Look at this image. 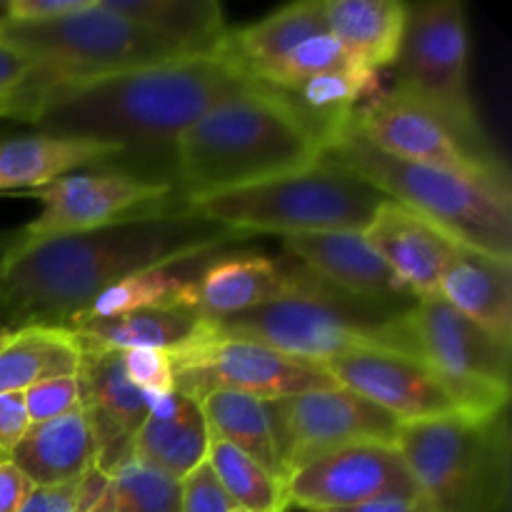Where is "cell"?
I'll list each match as a JSON object with an SVG mask.
<instances>
[{"instance_id": "8d00e7d4", "label": "cell", "mask_w": 512, "mask_h": 512, "mask_svg": "<svg viewBox=\"0 0 512 512\" xmlns=\"http://www.w3.org/2000/svg\"><path fill=\"white\" fill-rule=\"evenodd\" d=\"M123 365L133 385L153 398L175 390L173 363L165 350H123Z\"/></svg>"}, {"instance_id": "30bf717a", "label": "cell", "mask_w": 512, "mask_h": 512, "mask_svg": "<svg viewBox=\"0 0 512 512\" xmlns=\"http://www.w3.org/2000/svg\"><path fill=\"white\" fill-rule=\"evenodd\" d=\"M415 353L438 373L460 415L500 418L510 400L512 348L465 318L440 295L418 298L408 313Z\"/></svg>"}, {"instance_id": "f35d334b", "label": "cell", "mask_w": 512, "mask_h": 512, "mask_svg": "<svg viewBox=\"0 0 512 512\" xmlns=\"http://www.w3.org/2000/svg\"><path fill=\"white\" fill-rule=\"evenodd\" d=\"M35 65L25 55L0 43V120L15 115V95L28 83Z\"/></svg>"}, {"instance_id": "f6af8a7d", "label": "cell", "mask_w": 512, "mask_h": 512, "mask_svg": "<svg viewBox=\"0 0 512 512\" xmlns=\"http://www.w3.org/2000/svg\"><path fill=\"white\" fill-rule=\"evenodd\" d=\"M10 243H13V233H0V260H3V255L8 253Z\"/></svg>"}, {"instance_id": "5b68a950", "label": "cell", "mask_w": 512, "mask_h": 512, "mask_svg": "<svg viewBox=\"0 0 512 512\" xmlns=\"http://www.w3.org/2000/svg\"><path fill=\"white\" fill-rule=\"evenodd\" d=\"M410 308L355 298L310 273V280L298 293L245 313L208 320V330L223 338L260 343L288 358L323 368L353 350L418 355L408 328Z\"/></svg>"}, {"instance_id": "2e32d148", "label": "cell", "mask_w": 512, "mask_h": 512, "mask_svg": "<svg viewBox=\"0 0 512 512\" xmlns=\"http://www.w3.org/2000/svg\"><path fill=\"white\" fill-rule=\"evenodd\" d=\"M323 370L340 388L370 400L400 425L460 413L438 373L418 355L353 350L325 363Z\"/></svg>"}, {"instance_id": "7dc6e473", "label": "cell", "mask_w": 512, "mask_h": 512, "mask_svg": "<svg viewBox=\"0 0 512 512\" xmlns=\"http://www.w3.org/2000/svg\"><path fill=\"white\" fill-rule=\"evenodd\" d=\"M233 512H250V510H240V508H235Z\"/></svg>"}, {"instance_id": "f546056e", "label": "cell", "mask_w": 512, "mask_h": 512, "mask_svg": "<svg viewBox=\"0 0 512 512\" xmlns=\"http://www.w3.org/2000/svg\"><path fill=\"white\" fill-rule=\"evenodd\" d=\"M80 343L65 328L30 325L10 333L0 345V395L23 393L30 385L78 375Z\"/></svg>"}, {"instance_id": "ee69618b", "label": "cell", "mask_w": 512, "mask_h": 512, "mask_svg": "<svg viewBox=\"0 0 512 512\" xmlns=\"http://www.w3.org/2000/svg\"><path fill=\"white\" fill-rule=\"evenodd\" d=\"M325 512H425V505L423 498H415V495H383V498L365 500V503L350 505V508Z\"/></svg>"}, {"instance_id": "6da1fadb", "label": "cell", "mask_w": 512, "mask_h": 512, "mask_svg": "<svg viewBox=\"0 0 512 512\" xmlns=\"http://www.w3.org/2000/svg\"><path fill=\"white\" fill-rule=\"evenodd\" d=\"M238 238L180 208L38 243H20L13 233L0 260V320L8 330L65 328L128 275L200 260Z\"/></svg>"}, {"instance_id": "4fadbf2b", "label": "cell", "mask_w": 512, "mask_h": 512, "mask_svg": "<svg viewBox=\"0 0 512 512\" xmlns=\"http://www.w3.org/2000/svg\"><path fill=\"white\" fill-rule=\"evenodd\" d=\"M268 413L288 480L333 450L358 443L395 445L400 433L393 415L340 385L270 400Z\"/></svg>"}, {"instance_id": "bcb514c9", "label": "cell", "mask_w": 512, "mask_h": 512, "mask_svg": "<svg viewBox=\"0 0 512 512\" xmlns=\"http://www.w3.org/2000/svg\"><path fill=\"white\" fill-rule=\"evenodd\" d=\"M10 333H13V330H8V325H5L3 320H0V345H3L5 340L10 338Z\"/></svg>"}, {"instance_id": "603a6c76", "label": "cell", "mask_w": 512, "mask_h": 512, "mask_svg": "<svg viewBox=\"0 0 512 512\" xmlns=\"http://www.w3.org/2000/svg\"><path fill=\"white\" fill-rule=\"evenodd\" d=\"M208 445L210 430L200 403L173 390L153 400L130 443V458L183 480L208 460Z\"/></svg>"}, {"instance_id": "f1b7e54d", "label": "cell", "mask_w": 512, "mask_h": 512, "mask_svg": "<svg viewBox=\"0 0 512 512\" xmlns=\"http://www.w3.org/2000/svg\"><path fill=\"white\" fill-rule=\"evenodd\" d=\"M328 33L325 25V0H300L248 28L230 30V45L258 83H265L278 65L313 35Z\"/></svg>"}, {"instance_id": "b9f144b4", "label": "cell", "mask_w": 512, "mask_h": 512, "mask_svg": "<svg viewBox=\"0 0 512 512\" xmlns=\"http://www.w3.org/2000/svg\"><path fill=\"white\" fill-rule=\"evenodd\" d=\"M33 490L35 485L8 458H0V512H20Z\"/></svg>"}, {"instance_id": "1f68e13d", "label": "cell", "mask_w": 512, "mask_h": 512, "mask_svg": "<svg viewBox=\"0 0 512 512\" xmlns=\"http://www.w3.org/2000/svg\"><path fill=\"white\" fill-rule=\"evenodd\" d=\"M375 93H380L378 75L348 65L343 70L318 75L283 95L313 125V130L323 140V148H328L353 123L355 110Z\"/></svg>"}, {"instance_id": "8992f818", "label": "cell", "mask_w": 512, "mask_h": 512, "mask_svg": "<svg viewBox=\"0 0 512 512\" xmlns=\"http://www.w3.org/2000/svg\"><path fill=\"white\" fill-rule=\"evenodd\" d=\"M385 195L333 160L320 158L298 173L180 200V213L223 225L233 233H363Z\"/></svg>"}, {"instance_id": "d4e9b609", "label": "cell", "mask_w": 512, "mask_h": 512, "mask_svg": "<svg viewBox=\"0 0 512 512\" xmlns=\"http://www.w3.org/2000/svg\"><path fill=\"white\" fill-rule=\"evenodd\" d=\"M8 460L35 488H65L93 468L98 448L88 420L78 410L45 423H30Z\"/></svg>"}, {"instance_id": "277c9868", "label": "cell", "mask_w": 512, "mask_h": 512, "mask_svg": "<svg viewBox=\"0 0 512 512\" xmlns=\"http://www.w3.org/2000/svg\"><path fill=\"white\" fill-rule=\"evenodd\" d=\"M323 158L363 178L388 200L413 210L458 245L512 260L508 180L398 160L375 148L355 128V120L323 150Z\"/></svg>"}, {"instance_id": "9c48e42d", "label": "cell", "mask_w": 512, "mask_h": 512, "mask_svg": "<svg viewBox=\"0 0 512 512\" xmlns=\"http://www.w3.org/2000/svg\"><path fill=\"white\" fill-rule=\"evenodd\" d=\"M0 43L25 55L50 83L190 58L188 50L130 23L110 10L105 0H90L78 13L50 23L0 18Z\"/></svg>"}, {"instance_id": "e575fe53", "label": "cell", "mask_w": 512, "mask_h": 512, "mask_svg": "<svg viewBox=\"0 0 512 512\" xmlns=\"http://www.w3.org/2000/svg\"><path fill=\"white\" fill-rule=\"evenodd\" d=\"M348 65L353 63H350L343 45L330 33H320L303 40L298 48H293V53L278 65V70L263 85L280 90V93H288V90H295L298 85L308 83V80L318 78V75L343 70Z\"/></svg>"}, {"instance_id": "7c38bea8", "label": "cell", "mask_w": 512, "mask_h": 512, "mask_svg": "<svg viewBox=\"0 0 512 512\" xmlns=\"http://www.w3.org/2000/svg\"><path fill=\"white\" fill-rule=\"evenodd\" d=\"M170 363L175 390L198 403L218 390H233L270 403L338 385L318 365L288 358L250 340L213 335L208 320L198 338L170 353Z\"/></svg>"}, {"instance_id": "7bdbcfd3", "label": "cell", "mask_w": 512, "mask_h": 512, "mask_svg": "<svg viewBox=\"0 0 512 512\" xmlns=\"http://www.w3.org/2000/svg\"><path fill=\"white\" fill-rule=\"evenodd\" d=\"M20 512H75V485L35 488Z\"/></svg>"}, {"instance_id": "7a4b0ae2", "label": "cell", "mask_w": 512, "mask_h": 512, "mask_svg": "<svg viewBox=\"0 0 512 512\" xmlns=\"http://www.w3.org/2000/svg\"><path fill=\"white\" fill-rule=\"evenodd\" d=\"M253 85L260 83L233 53L228 35L215 53L98 78L50 83L35 68L25 123L38 133L120 145L125 155L168 153L173 160L175 143L190 125Z\"/></svg>"}, {"instance_id": "ba28073f", "label": "cell", "mask_w": 512, "mask_h": 512, "mask_svg": "<svg viewBox=\"0 0 512 512\" xmlns=\"http://www.w3.org/2000/svg\"><path fill=\"white\" fill-rule=\"evenodd\" d=\"M468 53V15L460 0L408 5L403 43L393 63V90L433 110L475 158L490 168L505 170L475 113L468 85Z\"/></svg>"}, {"instance_id": "4316f807", "label": "cell", "mask_w": 512, "mask_h": 512, "mask_svg": "<svg viewBox=\"0 0 512 512\" xmlns=\"http://www.w3.org/2000/svg\"><path fill=\"white\" fill-rule=\"evenodd\" d=\"M75 512H180V480L135 458L110 473L93 465L75 483Z\"/></svg>"}, {"instance_id": "9a60e30c", "label": "cell", "mask_w": 512, "mask_h": 512, "mask_svg": "<svg viewBox=\"0 0 512 512\" xmlns=\"http://www.w3.org/2000/svg\"><path fill=\"white\" fill-rule=\"evenodd\" d=\"M383 495L420 498L398 445H348L303 465L288 480V503L310 512L350 508Z\"/></svg>"}, {"instance_id": "83f0119b", "label": "cell", "mask_w": 512, "mask_h": 512, "mask_svg": "<svg viewBox=\"0 0 512 512\" xmlns=\"http://www.w3.org/2000/svg\"><path fill=\"white\" fill-rule=\"evenodd\" d=\"M105 5L190 55L215 53L230 35L215 0H105Z\"/></svg>"}, {"instance_id": "4dcf8cb0", "label": "cell", "mask_w": 512, "mask_h": 512, "mask_svg": "<svg viewBox=\"0 0 512 512\" xmlns=\"http://www.w3.org/2000/svg\"><path fill=\"white\" fill-rule=\"evenodd\" d=\"M200 408H203L210 435L238 448L240 453L253 458L255 463H260L268 473L288 485L265 400L233 393V390H218V393L205 395L200 400Z\"/></svg>"}, {"instance_id": "7402d4cb", "label": "cell", "mask_w": 512, "mask_h": 512, "mask_svg": "<svg viewBox=\"0 0 512 512\" xmlns=\"http://www.w3.org/2000/svg\"><path fill=\"white\" fill-rule=\"evenodd\" d=\"M125 150L113 143L85 138L30 133L0 138V193H25L53 183L75 170L100 168L123 160Z\"/></svg>"}, {"instance_id": "e0dca14e", "label": "cell", "mask_w": 512, "mask_h": 512, "mask_svg": "<svg viewBox=\"0 0 512 512\" xmlns=\"http://www.w3.org/2000/svg\"><path fill=\"white\" fill-rule=\"evenodd\" d=\"M78 385L80 413L98 448L95 465L110 473L130 458V443L155 398L133 385L120 350H83Z\"/></svg>"}, {"instance_id": "52a82bcc", "label": "cell", "mask_w": 512, "mask_h": 512, "mask_svg": "<svg viewBox=\"0 0 512 512\" xmlns=\"http://www.w3.org/2000/svg\"><path fill=\"white\" fill-rule=\"evenodd\" d=\"M400 455L413 475L425 512H503L508 500L505 415H465L400 425Z\"/></svg>"}, {"instance_id": "d6986e66", "label": "cell", "mask_w": 512, "mask_h": 512, "mask_svg": "<svg viewBox=\"0 0 512 512\" xmlns=\"http://www.w3.org/2000/svg\"><path fill=\"white\" fill-rule=\"evenodd\" d=\"M285 253L343 293L375 303L410 308L415 295L398 280V275L370 248L363 233L333 230V233H303L283 238Z\"/></svg>"}, {"instance_id": "d6a6232c", "label": "cell", "mask_w": 512, "mask_h": 512, "mask_svg": "<svg viewBox=\"0 0 512 512\" xmlns=\"http://www.w3.org/2000/svg\"><path fill=\"white\" fill-rule=\"evenodd\" d=\"M208 463L235 508L250 512H285L290 508L288 485L283 480L215 435H210Z\"/></svg>"}, {"instance_id": "d590c367", "label": "cell", "mask_w": 512, "mask_h": 512, "mask_svg": "<svg viewBox=\"0 0 512 512\" xmlns=\"http://www.w3.org/2000/svg\"><path fill=\"white\" fill-rule=\"evenodd\" d=\"M25 413L30 423H45V420L63 418V415L80 410V385L78 375H63L50 378L43 383L30 385L23 390Z\"/></svg>"}, {"instance_id": "ac0fdd59", "label": "cell", "mask_w": 512, "mask_h": 512, "mask_svg": "<svg viewBox=\"0 0 512 512\" xmlns=\"http://www.w3.org/2000/svg\"><path fill=\"white\" fill-rule=\"evenodd\" d=\"M308 280L310 270L290 258L278 263L263 255H233L203 265L178 303L205 320H218L288 298Z\"/></svg>"}, {"instance_id": "3957f363", "label": "cell", "mask_w": 512, "mask_h": 512, "mask_svg": "<svg viewBox=\"0 0 512 512\" xmlns=\"http://www.w3.org/2000/svg\"><path fill=\"white\" fill-rule=\"evenodd\" d=\"M323 140L295 105L268 85H253L215 105L173 148L180 200L298 173L323 158Z\"/></svg>"}, {"instance_id": "44dd1931", "label": "cell", "mask_w": 512, "mask_h": 512, "mask_svg": "<svg viewBox=\"0 0 512 512\" xmlns=\"http://www.w3.org/2000/svg\"><path fill=\"white\" fill-rule=\"evenodd\" d=\"M438 295L500 343H512V260L455 245Z\"/></svg>"}, {"instance_id": "836d02e7", "label": "cell", "mask_w": 512, "mask_h": 512, "mask_svg": "<svg viewBox=\"0 0 512 512\" xmlns=\"http://www.w3.org/2000/svg\"><path fill=\"white\" fill-rule=\"evenodd\" d=\"M190 263H193V260H190ZM185 265L188 263L128 275V278H123L120 283L103 290V293L90 303V308L78 315H88V318H113V315L130 313V310L158 308V305L178 303L183 290L188 288L190 280L195 278L193 270H190V273L183 270Z\"/></svg>"}, {"instance_id": "ffe728a7", "label": "cell", "mask_w": 512, "mask_h": 512, "mask_svg": "<svg viewBox=\"0 0 512 512\" xmlns=\"http://www.w3.org/2000/svg\"><path fill=\"white\" fill-rule=\"evenodd\" d=\"M363 235L415 298L438 295L440 275L458 245L443 230L405 205L385 200Z\"/></svg>"}, {"instance_id": "ab89813d", "label": "cell", "mask_w": 512, "mask_h": 512, "mask_svg": "<svg viewBox=\"0 0 512 512\" xmlns=\"http://www.w3.org/2000/svg\"><path fill=\"white\" fill-rule=\"evenodd\" d=\"M90 0H10L0 18L15 23H50L83 10Z\"/></svg>"}, {"instance_id": "5bb4252c", "label": "cell", "mask_w": 512, "mask_h": 512, "mask_svg": "<svg viewBox=\"0 0 512 512\" xmlns=\"http://www.w3.org/2000/svg\"><path fill=\"white\" fill-rule=\"evenodd\" d=\"M355 128L378 150L408 163L453 173L508 180V173L475 158L463 140L425 105L398 90H380L355 110Z\"/></svg>"}, {"instance_id": "60d3db41", "label": "cell", "mask_w": 512, "mask_h": 512, "mask_svg": "<svg viewBox=\"0 0 512 512\" xmlns=\"http://www.w3.org/2000/svg\"><path fill=\"white\" fill-rule=\"evenodd\" d=\"M28 425L30 420L25 413L23 393L0 395V458H8L13 453Z\"/></svg>"}, {"instance_id": "8fae6325", "label": "cell", "mask_w": 512, "mask_h": 512, "mask_svg": "<svg viewBox=\"0 0 512 512\" xmlns=\"http://www.w3.org/2000/svg\"><path fill=\"white\" fill-rule=\"evenodd\" d=\"M15 195L40 200L38 218L15 230L20 243L88 233L105 225L180 208L178 193L165 180L108 165L75 170L55 178L53 183Z\"/></svg>"}, {"instance_id": "cb8c5ba5", "label": "cell", "mask_w": 512, "mask_h": 512, "mask_svg": "<svg viewBox=\"0 0 512 512\" xmlns=\"http://www.w3.org/2000/svg\"><path fill=\"white\" fill-rule=\"evenodd\" d=\"M65 330L80 350H165L175 353L205 330V318L180 303L140 308L113 318L73 315Z\"/></svg>"}, {"instance_id": "74e56055", "label": "cell", "mask_w": 512, "mask_h": 512, "mask_svg": "<svg viewBox=\"0 0 512 512\" xmlns=\"http://www.w3.org/2000/svg\"><path fill=\"white\" fill-rule=\"evenodd\" d=\"M235 505L215 478L210 463H200L180 480V512H233Z\"/></svg>"}, {"instance_id": "484cf974", "label": "cell", "mask_w": 512, "mask_h": 512, "mask_svg": "<svg viewBox=\"0 0 512 512\" xmlns=\"http://www.w3.org/2000/svg\"><path fill=\"white\" fill-rule=\"evenodd\" d=\"M405 18L408 3L400 0H325L328 33L343 45L355 68L375 75L393 68Z\"/></svg>"}]
</instances>
